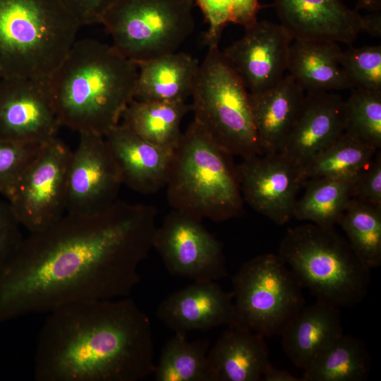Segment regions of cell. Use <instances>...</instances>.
Here are the masks:
<instances>
[{
	"instance_id": "obj_3",
	"label": "cell",
	"mask_w": 381,
	"mask_h": 381,
	"mask_svg": "<svg viewBox=\"0 0 381 381\" xmlns=\"http://www.w3.org/2000/svg\"><path fill=\"white\" fill-rule=\"evenodd\" d=\"M137 76V64L113 45L76 40L49 78L61 126L104 136L134 99Z\"/></svg>"
},
{
	"instance_id": "obj_10",
	"label": "cell",
	"mask_w": 381,
	"mask_h": 381,
	"mask_svg": "<svg viewBox=\"0 0 381 381\" xmlns=\"http://www.w3.org/2000/svg\"><path fill=\"white\" fill-rule=\"evenodd\" d=\"M71 154L57 137L44 143L4 193L20 225L30 233L49 226L66 213Z\"/></svg>"
},
{
	"instance_id": "obj_8",
	"label": "cell",
	"mask_w": 381,
	"mask_h": 381,
	"mask_svg": "<svg viewBox=\"0 0 381 381\" xmlns=\"http://www.w3.org/2000/svg\"><path fill=\"white\" fill-rule=\"evenodd\" d=\"M193 0H118L102 24L113 46L135 64L178 52L195 27Z\"/></svg>"
},
{
	"instance_id": "obj_29",
	"label": "cell",
	"mask_w": 381,
	"mask_h": 381,
	"mask_svg": "<svg viewBox=\"0 0 381 381\" xmlns=\"http://www.w3.org/2000/svg\"><path fill=\"white\" fill-rule=\"evenodd\" d=\"M337 224L358 258L370 270L381 265V206L352 198Z\"/></svg>"
},
{
	"instance_id": "obj_34",
	"label": "cell",
	"mask_w": 381,
	"mask_h": 381,
	"mask_svg": "<svg viewBox=\"0 0 381 381\" xmlns=\"http://www.w3.org/2000/svg\"><path fill=\"white\" fill-rule=\"evenodd\" d=\"M21 227L8 202L0 199V272L22 244Z\"/></svg>"
},
{
	"instance_id": "obj_7",
	"label": "cell",
	"mask_w": 381,
	"mask_h": 381,
	"mask_svg": "<svg viewBox=\"0 0 381 381\" xmlns=\"http://www.w3.org/2000/svg\"><path fill=\"white\" fill-rule=\"evenodd\" d=\"M191 97L194 119L219 146L242 159L262 155L250 94L219 46L208 47Z\"/></svg>"
},
{
	"instance_id": "obj_22",
	"label": "cell",
	"mask_w": 381,
	"mask_h": 381,
	"mask_svg": "<svg viewBox=\"0 0 381 381\" xmlns=\"http://www.w3.org/2000/svg\"><path fill=\"white\" fill-rule=\"evenodd\" d=\"M305 96L304 90L289 73L273 87L250 94L254 124L263 155L278 153Z\"/></svg>"
},
{
	"instance_id": "obj_14",
	"label": "cell",
	"mask_w": 381,
	"mask_h": 381,
	"mask_svg": "<svg viewBox=\"0 0 381 381\" xmlns=\"http://www.w3.org/2000/svg\"><path fill=\"white\" fill-rule=\"evenodd\" d=\"M292 37L281 25L258 20L222 52L251 95L279 83L287 71Z\"/></svg>"
},
{
	"instance_id": "obj_5",
	"label": "cell",
	"mask_w": 381,
	"mask_h": 381,
	"mask_svg": "<svg viewBox=\"0 0 381 381\" xmlns=\"http://www.w3.org/2000/svg\"><path fill=\"white\" fill-rule=\"evenodd\" d=\"M80 28L59 0H0V78L49 79Z\"/></svg>"
},
{
	"instance_id": "obj_27",
	"label": "cell",
	"mask_w": 381,
	"mask_h": 381,
	"mask_svg": "<svg viewBox=\"0 0 381 381\" xmlns=\"http://www.w3.org/2000/svg\"><path fill=\"white\" fill-rule=\"evenodd\" d=\"M354 176H321L307 180L306 190L296 200L293 217L325 227L338 223L353 198Z\"/></svg>"
},
{
	"instance_id": "obj_31",
	"label": "cell",
	"mask_w": 381,
	"mask_h": 381,
	"mask_svg": "<svg viewBox=\"0 0 381 381\" xmlns=\"http://www.w3.org/2000/svg\"><path fill=\"white\" fill-rule=\"evenodd\" d=\"M344 132L366 145L381 147V92L351 89L345 100Z\"/></svg>"
},
{
	"instance_id": "obj_12",
	"label": "cell",
	"mask_w": 381,
	"mask_h": 381,
	"mask_svg": "<svg viewBox=\"0 0 381 381\" xmlns=\"http://www.w3.org/2000/svg\"><path fill=\"white\" fill-rule=\"evenodd\" d=\"M61 126L49 79L0 78V139L43 144Z\"/></svg>"
},
{
	"instance_id": "obj_11",
	"label": "cell",
	"mask_w": 381,
	"mask_h": 381,
	"mask_svg": "<svg viewBox=\"0 0 381 381\" xmlns=\"http://www.w3.org/2000/svg\"><path fill=\"white\" fill-rule=\"evenodd\" d=\"M153 248L173 276L209 282L227 276L222 243L200 219L173 210L157 226Z\"/></svg>"
},
{
	"instance_id": "obj_28",
	"label": "cell",
	"mask_w": 381,
	"mask_h": 381,
	"mask_svg": "<svg viewBox=\"0 0 381 381\" xmlns=\"http://www.w3.org/2000/svg\"><path fill=\"white\" fill-rule=\"evenodd\" d=\"M378 150L344 132L334 142L298 168L302 184L321 176H354L374 157Z\"/></svg>"
},
{
	"instance_id": "obj_38",
	"label": "cell",
	"mask_w": 381,
	"mask_h": 381,
	"mask_svg": "<svg viewBox=\"0 0 381 381\" xmlns=\"http://www.w3.org/2000/svg\"><path fill=\"white\" fill-rule=\"evenodd\" d=\"M262 381H303V379L288 370L274 367L270 362L263 372Z\"/></svg>"
},
{
	"instance_id": "obj_25",
	"label": "cell",
	"mask_w": 381,
	"mask_h": 381,
	"mask_svg": "<svg viewBox=\"0 0 381 381\" xmlns=\"http://www.w3.org/2000/svg\"><path fill=\"white\" fill-rule=\"evenodd\" d=\"M191 109L186 102L133 99L122 113L121 123L147 141L174 150L183 134L181 121Z\"/></svg>"
},
{
	"instance_id": "obj_16",
	"label": "cell",
	"mask_w": 381,
	"mask_h": 381,
	"mask_svg": "<svg viewBox=\"0 0 381 381\" xmlns=\"http://www.w3.org/2000/svg\"><path fill=\"white\" fill-rule=\"evenodd\" d=\"M236 169L243 199L253 209L278 225L293 218L303 186L298 167L274 153L243 159Z\"/></svg>"
},
{
	"instance_id": "obj_32",
	"label": "cell",
	"mask_w": 381,
	"mask_h": 381,
	"mask_svg": "<svg viewBox=\"0 0 381 381\" xmlns=\"http://www.w3.org/2000/svg\"><path fill=\"white\" fill-rule=\"evenodd\" d=\"M339 61L352 89L381 92L380 45L351 47Z\"/></svg>"
},
{
	"instance_id": "obj_35",
	"label": "cell",
	"mask_w": 381,
	"mask_h": 381,
	"mask_svg": "<svg viewBox=\"0 0 381 381\" xmlns=\"http://www.w3.org/2000/svg\"><path fill=\"white\" fill-rule=\"evenodd\" d=\"M353 198L381 206V152L377 151L370 163L356 176Z\"/></svg>"
},
{
	"instance_id": "obj_4",
	"label": "cell",
	"mask_w": 381,
	"mask_h": 381,
	"mask_svg": "<svg viewBox=\"0 0 381 381\" xmlns=\"http://www.w3.org/2000/svg\"><path fill=\"white\" fill-rule=\"evenodd\" d=\"M233 157L193 119L174 151L166 185L169 205L217 222L238 216L243 199Z\"/></svg>"
},
{
	"instance_id": "obj_36",
	"label": "cell",
	"mask_w": 381,
	"mask_h": 381,
	"mask_svg": "<svg viewBox=\"0 0 381 381\" xmlns=\"http://www.w3.org/2000/svg\"><path fill=\"white\" fill-rule=\"evenodd\" d=\"M80 27L101 23L107 11L118 0H59Z\"/></svg>"
},
{
	"instance_id": "obj_19",
	"label": "cell",
	"mask_w": 381,
	"mask_h": 381,
	"mask_svg": "<svg viewBox=\"0 0 381 381\" xmlns=\"http://www.w3.org/2000/svg\"><path fill=\"white\" fill-rule=\"evenodd\" d=\"M104 137L123 184L143 194L166 187L174 150L147 141L120 123Z\"/></svg>"
},
{
	"instance_id": "obj_39",
	"label": "cell",
	"mask_w": 381,
	"mask_h": 381,
	"mask_svg": "<svg viewBox=\"0 0 381 381\" xmlns=\"http://www.w3.org/2000/svg\"><path fill=\"white\" fill-rule=\"evenodd\" d=\"M356 11L363 10L370 13L380 12L381 10V0H357Z\"/></svg>"
},
{
	"instance_id": "obj_30",
	"label": "cell",
	"mask_w": 381,
	"mask_h": 381,
	"mask_svg": "<svg viewBox=\"0 0 381 381\" xmlns=\"http://www.w3.org/2000/svg\"><path fill=\"white\" fill-rule=\"evenodd\" d=\"M206 340L188 341L174 333L161 350L154 375L156 381H208Z\"/></svg>"
},
{
	"instance_id": "obj_2",
	"label": "cell",
	"mask_w": 381,
	"mask_h": 381,
	"mask_svg": "<svg viewBox=\"0 0 381 381\" xmlns=\"http://www.w3.org/2000/svg\"><path fill=\"white\" fill-rule=\"evenodd\" d=\"M48 313L36 345L35 380L140 381L154 373L151 322L128 296Z\"/></svg>"
},
{
	"instance_id": "obj_13",
	"label": "cell",
	"mask_w": 381,
	"mask_h": 381,
	"mask_svg": "<svg viewBox=\"0 0 381 381\" xmlns=\"http://www.w3.org/2000/svg\"><path fill=\"white\" fill-rule=\"evenodd\" d=\"M79 136L68 167L66 213L92 214L118 200L123 183L104 137L90 133Z\"/></svg>"
},
{
	"instance_id": "obj_33",
	"label": "cell",
	"mask_w": 381,
	"mask_h": 381,
	"mask_svg": "<svg viewBox=\"0 0 381 381\" xmlns=\"http://www.w3.org/2000/svg\"><path fill=\"white\" fill-rule=\"evenodd\" d=\"M42 145L22 144L0 139V195H4Z\"/></svg>"
},
{
	"instance_id": "obj_37",
	"label": "cell",
	"mask_w": 381,
	"mask_h": 381,
	"mask_svg": "<svg viewBox=\"0 0 381 381\" xmlns=\"http://www.w3.org/2000/svg\"><path fill=\"white\" fill-rule=\"evenodd\" d=\"M231 23L246 28L258 20L257 14L260 8L258 0H231Z\"/></svg>"
},
{
	"instance_id": "obj_24",
	"label": "cell",
	"mask_w": 381,
	"mask_h": 381,
	"mask_svg": "<svg viewBox=\"0 0 381 381\" xmlns=\"http://www.w3.org/2000/svg\"><path fill=\"white\" fill-rule=\"evenodd\" d=\"M136 64L134 99L141 101L186 102L200 67L198 59L179 52Z\"/></svg>"
},
{
	"instance_id": "obj_20",
	"label": "cell",
	"mask_w": 381,
	"mask_h": 381,
	"mask_svg": "<svg viewBox=\"0 0 381 381\" xmlns=\"http://www.w3.org/2000/svg\"><path fill=\"white\" fill-rule=\"evenodd\" d=\"M270 362L264 337L238 325L228 326L209 349L208 381H262Z\"/></svg>"
},
{
	"instance_id": "obj_26",
	"label": "cell",
	"mask_w": 381,
	"mask_h": 381,
	"mask_svg": "<svg viewBox=\"0 0 381 381\" xmlns=\"http://www.w3.org/2000/svg\"><path fill=\"white\" fill-rule=\"evenodd\" d=\"M371 369L370 356L360 339L341 334L303 370V381H363Z\"/></svg>"
},
{
	"instance_id": "obj_15",
	"label": "cell",
	"mask_w": 381,
	"mask_h": 381,
	"mask_svg": "<svg viewBox=\"0 0 381 381\" xmlns=\"http://www.w3.org/2000/svg\"><path fill=\"white\" fill-rule=\"evenodd\" d=\"M280 24L293 40L351 44L377 28L373 14L362 16L342 0H273Z\"/></svg>"
},
{
	"instance_id": "obj_17",
	"label": "cell",
	"mask_w": 381,
	"mask_h": 381,
	"mask_svg": "<svg viewBox=\"0 0 381 381\" xmlns=\"http://www.w3.org/2000/svg\"><path fill=\"white\" fill-rule=\"evenodd\" d=\"M345 99L334 92L306 93L278 152L300 168L345 131Z\"/></svg>"
},
{
	"instance_id": "obj_1",
	"label": "cell",
	"mask_w": 381,
	"mask_h": 381,
	"mask_svg": "<svg viewBox=\"0 0 381 381\" xmlns=\"http://www.w3.org/2000/svg\"><path fill=\"white\" fill-rule=\"evenodd\" d=\"M156 209L117 200L92 214L66 213L30 233L0 272V323L90 300L128 297L153 248Z\"/></svg>"
},
{
	"instance_id": "obj_21",
	"label": "cell",
	"mask_w": 381,
	"mask_h": 381,
	"mask_svg": "<svg viewBox=\"0 0 381 381\" xmlns=\"http://www.w3.org/2000/svg\"><path fill=\"white\" fill-rule=\"evenodd\" d=\"M343 333L339 308L316 300L304 306L280 336L287 357L297 368L304 370Z\"/></svg>"
},
{
	"instance_id": "obj_9",
	"label": "cell",
	"mask_w": 381,
	"mask_h": 381,
	"mask_svg": "<svg viewBox=\"0 0 381 381\" xmlns=\"http://www.w3.org/2000/svg\"><path fill=\"white\" fill-rule=\"evenodd\" d=\"M236 322L265 338L280 335L305 306L303 287L278 254L245 262L232 278Z\"/></svg>"
},
{
	"instance_id": "obj_6",
	"label": "cell",
	"mask_w": 381,
	"mask_h": 381,
	"mask_svg": "<svg viewBox=\"0 0 381 381\" xmlns=\"http://www.w3.org/2000/svg\"><path fill=\"white\" fill-rule=\"evenodd\" d=\"M277 254L316 300L349 308L368 295L371 270L334 226L309 223L289 228Z\"/></svg>"
},
{
	"instance_id": "obj_23",
	"label": "cell",
	"mask_w": 381,
	"mask_h": 381,
	"mask_svg": "<svg viewBox=\"0 0 381 381\" xmlns=\"http://www.w3.org/2000/svg\"><path fill=\"white\" fill-rule=\"evenodd\" d=\"M341 51L334 42L294 40L287 71L306 93L351 90L340 64Z\"/></svg>"
},
{
	"instance_id": "obj_18",
	"label": "cell",
	"mask_w": 381,
	"mask_h": 381,
	"mask_svg": "<svg viewBox=\"0 0 381 381\" xmlns=\"http://www.w3.org/2000/svg\"><path fill=\"white\" fill-rule=\"evenodd\" d=\"M156 315L174 333L186 335L236 322L232 291L214 281L193 282L169 294L159 303Z\"/></svg>"
}]
</instances>
